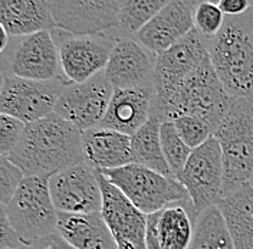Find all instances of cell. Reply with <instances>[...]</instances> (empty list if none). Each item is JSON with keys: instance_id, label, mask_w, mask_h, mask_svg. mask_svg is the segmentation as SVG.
I'll return each instance as SVG.
<instances>
[{"instance_id": "obj_26", "label": "cell", "mask_w": 253, "mask_h": 249, "mask_svg": "<svg viewBox=\"0 0 253 249\" xmlns=\"http://www.w3.org/2000/svg\"><path fill=\"white\" fill-rule=\"evenodd\" d=\"M160 136H161L163 153L167 160V164L171 170L173 177H177V174L184 169L186 163L189 161L193 150L181 140L171 121L161 123Z\"/></svg>"}, {"instance_id": "obj_31", "label": "cell", "mask_w": 253, "mask_h": 249, "mask_svg": "<svg viewBox=\"0 0 253 249\" xmlns=\"http://www.w3.org/2000/svg\"><path fill=\"white\" fill-rule=\"evenodd\" d=\"M0 248L1 249H26V245L20 239L13 226L10 225L6 210L0 206Z\"/></svg>"}, {"instance_id": "obj_5", "label": "cell", "mask_w": 253, "mask_h": 249, "mask_svg": "<svg viewBox=\"0 0 253 249\" xmlns=\"http://www.w3.org/2000/svg\"><path fill=\"white\" fill-rule=\"evenodd\" d=\"M3 207L26 249L58 234V210L50 196L49 177L26 176L12 200Z\"/></svg>"}, {"instance_id": "obj_35", "label": "cell", "mask_w": 253, "mask_h": 249, "mask_svg": "<svg viewBox=\"0 0 253 249\" xmlns=\"http://www.w3.org/2000/svg\"><path fill=\"white\" fill-rule=\"evenodd\" d=\"M249 185L253 187V174H252V177H251V180H249Z\"/></svg>"}, {"instance_id": "obj_9", "label": "cell", "mask_w": 253, "mask_h": 249, "mask_svg": "<svg viewBox=\"0 0 253 249\" xmlns=\"http://www.w3.org/2000/svg\"><path fill=\"white\" fill-rule=\"evenodd\" d=\"M52 35L59 49L63 75L71 84L86 82L104 72L120 39L117 32L82 36L55 29Z\"/></svg>"}, {"instance_id": "obj_22", "label": "cell", "mask_w": 253, "mask_h": 249, "mask_svg": "<svg viewBox=\"0 0 253 249\" xmlns=\"http://www.w3.org/2000/svg\"><path fill=\"white\" fill-rule=\"evenodd\" d=\"M219 209L235 249H253V187L245 185L223 198Z\"/></svg>"}, {"instance_id": "obj_20", "label": "cell", "mask_w": 253, "mask_h": 249, "mask_svg": "<svg viewBox=\"0 0 253 249\" xmlns=\"http://www.w3.org/2000/svg\"><path fill=\"white\" fill-rule=\"evenodd\" d=\"M0 25L10 38L56 29L46 0H0Z\"/></svg>"}, {"instance_id": "obj_29", "label": "cell", "mask_w": 253, "mask_h": 249, "mask_svg": "<svg viewBox=\"0 0 253 249\" xmlns=\"http://www.w3.org/2000/svg\"><path fill=\"white\" fill-rule=\"evenodd\" d=\"M25 177V173L7 157H0V202L3 206L12 200Z\"/></svg>"}, {"instance_id": "obj_6", "label": "cell", "mask_w": 253, "mask_h": 249, "mask_svg": "<svg viewBox=\"0 0 253 249\" xmlns=\"http://www.w3.org/2000/svg\"><path fill=\"white\" fill-rule=\"evenodd\" d=\"M102 174L147 216L174 203L190 202L187 190L177 179L140 164L131 163L120 169L104 170Z\"/></svg>"}, {"instance_id": "obj_8", "label": "cell", "mask_w": 253, "mask_h": 249, "mask_svg": "<svg viewBox=\"0 0 253 249\" xmlns=\"http://www.w3.org/2000/svg\"><path fill=\"white\" fill-rule=\"evenodd\" d=\"M187 190L194 219L223 199V154L216 137L193 150L184 169L175 177Z\"/></svg>"}, {"instance_id": "obj_10", "label": "cell", "mask_w": 253, "mask_h": 249, "mask_svg": "<svg viewBox=\"0 0 253 249\" xmlns=\"http://www.w3.org/2000/svg\"><path fill=\"white\" fill-rule=\"evenodd\" d=\"M69 82L33 81L1 74L0 112L31 124L55 112L56 104Z\"/></svg>"}, {"instance_id": "obj_13", "label": "cell", "mask_w": 253, "mask_h": 249, "mask_svg": "<svg viewBox=\"0 0 253 249\" xmlns=\"http://www.w3.org/2000/svg\"><path fill=\"white\" fill-rule=\"evenodd\" d=\"M123 0H53L56 29L72 35H102L118 31Z\"/></svg>"}, {"instance_id": "obj_11", "label": "cell", "mask_w": 253, "mask_h": 249, "mask_svg": "<svg viewBox=\"0 0 253 249\" xmlns=\"http://www.w3.org/2000/svg\"><path fill=\"white\" fill-rule=\"evenodd\" d=\"M207 56L206 39L196 28L178 44L158 55L154 68L153 111L167 104Z\"/></svg>"}, {"instance_id": "obj_4", "label": "cell", "mask_w": 253, "mask_h": 249, "mask_svg": "<svg viewBox=\"0 0 253 249\" xmlns=\"http://www.w3.org/2000/svg\"><path fill=\"white\" fill-rule=\"evenodd\" d=\"M223 154V198L249 185L253 174V97L235 98L216 128Z\"/></svg>"}, {"instance_id": "obj_1", "label": "cell", "mask_w": 253, "mask_h": 249, "mask_svg": "<svg viewBox=\"0 0 253 249\" xmlns=\"http://www.w3.org/2000/svg\"><path fill=\"white\" fill-rule=\"evenodd\" d=\"M7 158L25 176L52 177L84 161L82 131L53 112L26 125L20 143Z\"/></svg>"}, {"instance_id": "obj_15", "label": "cell", "mask_w": 253, "mask_h": 249, "mask_svg": "<svg viewBox=\"0 0 253 249\" xmlns=\"http://www.w3.org/2000/svg\"><path fill=\"white\" fill-rule=\"evenodd\" d=\"M156 61L157 56L135 38H121L112 49L104 72L114 91L154 87Z\"/></svg>"}, {"instance_id": "obj_30", "label": "cell", "mask_w": 253, "mask_h": 249, "mask_svg": "<svg viewBox=\"0 0 253 249\" xmlns=\"http://www.w3.org/2000/svg\"><path fill=\"white\" fill-rule=\"evenodd\" d=\"M26 125L23 121L17 120L15 117L0 114V153L1 157H9L26 130Z\"/></svg>"}, {"instance_id": "obj_17", "label": "cell", "mask_w": 253, "mask_h": 249, "mask_svg": "<svg viewBox=\"0 0 253 249\" xmlns=\"http://www.w3.org/2000/svg\"><path fill=\"white\" fill-rule=\"evenodd\" d=\"M194 220L191 202L174 203L148 215L147 248L190 249L194 235Z\"/></svg>"}, {"instance_id": "obj_7", "label": "cell", "mask_w": 253, "mask_h": 249, "mask_svg": "<svg viewBox=\"0 0 253 249\" xmlns=\"http://www.w3.org/2000/svg\"><path fill=\"white\" fill-rule=\"evenodd\" d=\"M1 74L33 81L69 82L63 75L59 49L52 32L10 38L9 47L1 52Z\"/></svg>"}, {"instance_id": "obj_32", "label": "cell", "mask_w": 253, "mask_h": 249, "mask_svg": "<svg viewBox=\"0 0 253 249\" xmlns=\"http://www.w3.org/2000/svg\"><path fill=\"white\" fill-rule=\"evenodd\" d=\"M219 7L224 13V16L235 17V16L245 15L252 7V1H248V0H220Z\"/></svg>"}, {"instance_id": "obj_21", "label": "cell", "mask_w": 253, "mask_h": 249, "mask_svg": "<svg viewBox=\"0 0 253 249\" xmlns=\"http://www.w3.org/2000/svg\"><path fill=\"white\" fill-rule=\"evenodd\" d=\"M58 234L77 249H118L101 212H58Z\"/></svg>"}, {"instance_id": "obj_19", "label": "cell", "mask_w": 253, "mask_h": 249, "mask_svg": "<svg viewBox=\"0 0 253 249\" xmlns=\"http://www.w3.org/2000/svg\"><path fill=\"white\" fill-rule=\"evenodd\" d=\"M84 161L95 170H114L132 163L131 137L105 127L82 133Z\"/></svg>"}, {"instance_id": "obj_25", "label": "cell", "mask_w": 253, "mask_h": 249, "mask_svg": "<svg viewBox=\"0 0 253 249\" xmlns=\"http://www.w3.org/2000/svg\"><path fill=\"white\" fill-rule=\"evenodd\" d=\"M170 0H123L117 36L137 38L142 28L166 7Z\"/></svg>"}, {"instance_id": "obj_27", "label": "cell", "mask_w": 253, "mask_h": 249, "mask_svg": "<svg viewBox=\"0 0 253 249\" xmlns=\"http://www.w3.org/2000/svg\"><path fill=\"white\" fill-rule=\"evenodd\" d=\"M226 16L220 10L219 3L197 1L194 7V28L206 41L214 38L221 31Z\"/></svg>"}, {"instance_id": "obj_23", "label": "cell", "mask_w": 253, "mask_h": 249, "mask_svg": "<svg viewBox=\"0 0 253 249\" xmlns=\"http://www.w3.org/2000/svg\"><path fill=\"white\" fill-rule=\"evenodd\" d=\"M160 127H161V120L156 115H151L150 120L135 134L131 136L132 163L161 173L164 176L173 177L163 153Z\"/></svg>"}, {"instance_id": "obj_18", "label": "cell", "mask_w": 253, "mask_h": 249, "mask_svg": "<svg viewBox=\"0 0 253 249\" xmlns=\"http://www.w3.org/2000/svg\"><path fill=\"white\" fill-rule=\"evenodd\" d=\"M154 95V87L114 91L101 127L131 137L150 120L153 114Z\"/></svg>"}, {"instance_id": "obj_34", "label": "cell", "mask_w": 253, "mask_h": 249, "mask_svg": "<svg viewBox=\"0 0 253 249\" xmlns=\"http://www.w3.org/2000/svg\"><path fill=\"white\" fill-rule=\"evenodd\" d=\"M0 50L1 52H4L6 50V48L9 47V42H10V35L6 32V29L0 25Z\"/></svg>"}, {"instance_id": "obj_24", "label": "cell", "mask_w": 253, "mask_h": 249, "mask_svg": "<svg viewBox=\"0 0 253 249\" xmlns=\"http://www.w3.org/2000/svg\"><path fill=\"white\" fill-rule=\"evenodd\" d=\"M190 249H235L219 206L209 207L196 218Z\"/></svg>"}, {"instance_id": "obj_16", "label": "cell", "mask_w": 253, "mask_h": 249, "mask_svg": "<svg viewBox=\"0 0 253 249\" xmlns=\"http://www.w3.org/2000/svg\"><path fill=\"white\" fill-rule=\"evenodd\" d=\"M193 0H171L154 16L140 33L137 41L156 56L184 39L194 29Z\"/></svg>"}, {"instance_id": "obj_3", "label": "cell", "mask_w": 253, "mask_h": 249, "mask_svg": "<svg viewBox=\"0 0 253 249\" xmlns=\"http://www.w3.org/2000/svg\"><path fill=\"white\" fill-rule=\"evenodd\" d=\"M232 101L233 98L224 90L210 56H207L173 98L163 107L154 109L151 115L158 117L161 123L173 121L181 115H193L206 121L214 134L230 108Z\"/></svg>"}, {"instance_id": "obj_2", "label": "cell", "mask_w": 253, "mask_h": 249, "mask_svg": "<svg viewBox=\"0 0 253 249\" xmlns=\"http://www.w3.org/2000/svg\"><path fill=\"white\" fill-rule=\"evenodd\" d=\"M206 44L229 97H253V3L245 15L226 16L221 31Z\"/></svg>"}, {"instance_id": "obj_14", "label": "cell", "mask_w": 253, "mask_h": 249, "mask_svg": "<svg viewBox=\"0 0 253 249\" xmlns=\"http://www.w3.org/2000/svg\"><path fill=\"white\" fill-rule=\"evenodd\" d=\"M49 190L58 212L96 213L102 210L98 174L85 161L49 177Z\"/></svg>"}, {"instance_id": "obj_33", "label": "cell", "mask_w": 253, "mask_h": 249, "mask_svg": "<svg viewBox=\"0 0 253 249\" xmlns=\"http://www.w3.org/2000/svg\"><path fill=\"white\" fill-rule=\"evenodd\" d=\"M28 249H77L72 245H69L59 234L52 235L49 238H45L36 244H33L31 248Z\"/></svg>"}, {"instance_id": "obj_12", "label": "cell", "mask_w": 253, "mask_h": 249, "mask_svg": "<svg viewBox=\"0 0 253 249\" xmlns=\"http://www.w3.org/2000/svg\"><path fill=\"white\" fill-rule=\"evenodd\" d=\"M112 94V85L105 72H101L86 82L66 85L56 104L55 114L84 133L101 125L107 115Z\"/></svg>"}, {"instance_id": "obj_28", "label": "cell", "mask_w": 253, "mask_h": 249, "mask_svg": "<svg viewBox=\"0 0 253 249\" xmlns=\"http://www.w3.org/2000/svg\"><path fill=\"white\" fill-rule=\"evenodd\" d=\"M171 123L175 127L181 140L184 141L191 150L202 147L205 143L213 137L211 127L202 118H197L193 115H181V117H177Z\"/></svg>"}]
</instances>
